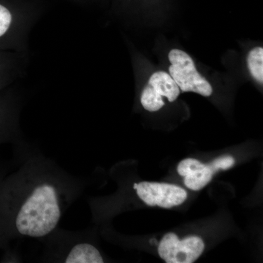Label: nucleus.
Returning a JSON list of instances; mask_svg holds the SVG:
<instances>
[{
	"label": "nucleus",
	"mask_w": 263,
	"mask_h": 263,
	"mask_svg": "<svg viewBox=\"0 0 263 263\" xmlns=\"http://www.w3.org/2000/svg\"><path fill=\"white\" fill-rule=\"evenodd\" d=\"M13 215V226L19 234L31 238L49 235L61 219L58 188L49 181L35 183L18 202Z\"/></svg>",
	"instance_id": "nucleus-1"
},
{
	"label": "nucleus",
	"mask_w": 263,
	"mask_h": 263,
	"mask_svg": "<svg viewBox=\"0 0 263 263\" xmlns=\"http://www.w3.org/2000/svg\"><path fill=\"white\" fill-rule=\"evenodd\" d=\"M170 76L183 92L193 91L204 97L212 95L213 88L195 67L193 59L186 52L173 49L168 54Z\"/></svg>",
	"instance_id": "nucleus-2"
},
{
	"label": "nucleus",
	"mask_w": 263,
	"mask_h": 263,
	"mask_svg": "<svg viewBox=\"0 0 263 263\" xmlns=\"http://www.w3.org/2000/svg\"><path fill=\"white\" fill-rule=\"evenodd\" d=\"M205 249L201 238L190 236L179 240L174 233L166 234L159 245L158 253L167 263H193Z\"/></svg>",
	"instance_id": "nucleus-3"
},
{
	"label": "nucleus",
	"mask_w": 263,
	"mask_h": 263,
	"mask_svg": "<svg viewBox=\"0 0 263 263\" xmlns=\"http://www.w3.org/2000/svg\"><path fill=\"white\" fill-rule=\"evenodd\" d=\"M180 95V89L170 74L164 71L155 72L142 92L141 102L143 108L150 112L160 110L164 105L163 97L174 102Z\"/></svg>",
	"instance_id": "nucleus-4"
},
{
	"label": "nucleus",
	"mask_w": 263,
	"mask_h": 263,
	"mask_svg": "<svg viewBox=\"0 0 263 263\" xmlns=\"http://www.w3.org/2000/svg\"><path fill=\"white\" fill-rule=\"evenodd\" d=\"M137 195L149 206L171 209L182 204L187 198L183 188L169 183L141 182L136 189Z\"/></svg>",
	"instance_id": "nucleus-5"
},
{
	"label": "nucleus",
	"mask_w": 263,
	"mask_h": 263,
	"mask_svg": "<svg viewBox=\"0 0 263 263\" xmlns=\"http://www.w3.org/2000/svg\"><path fill=\"white\" fill-rule=\"evenodd\" d=\"M66 263H103V257L98 249L88 243H78L70 249Z\"/></svg>",
	"instance_id": "nucleus-6"
},
{
	"label": "nucleus",
	"mask_w": 263,
	"mask_h": 263,
	"mask_svg": "<svg viewBox=\"0 0 263 263\" xmlns=\"http://www.w3.org/2000/svg\"><path fill=\"white\" fill-rule=\"evenodd\" d=\"M213 172L205 164L204 168L195 171L184 177V184L186 187L194 191H198L206 186L212 179Z\"/></svg>",
	"instance_id": "nucleus-7"
},
{
	"label": "nucleus",
	"mask_w": 263,
	"mask_h": 263,
	"mask_svg": "<svg viewBox=\"0 0 263 263\" xmlns=\"http://www.w3.org/2000/svg\"><path fill=\"white\" fill-rule=\"evenodd\" d=\"M249 70L251 75L262 84L263 81V49L261 47L254 48L251 50L247 58Z\"/></svg>",
	"instance_id": "nucleus-8"
},
{
	"label": "nucleus",
	"mask_w": 263,
	"mask_h": 263,
	"mask_svg": "<svg viewBox=\"0 0 263 263\" xmlns=\"http://www.w3.org/2000/svg\"><path fill=\"white\" fill-rule=\"evenodd\" d=\"M205 167V164L201 163L195 159H186L181 161L177 167L178 173L180 176H185L193 174L195 171H200Z\"/></svg>",
	"instance_id": "nucleus-9"
},
{
	"label": "nucleus",
	"mask_w": 263,
	"mask_h": 263,
	"mask_svg": "<svg viewBox=\"0 0 263 263\" xmlns=\"http://www.w3.org/2000/svg\"><path fill=\"white\" fill-rule=\"evenodd\" d=\"M235 164V160L231 156H222L212 161L211 163L206 164L211 169L213 174H215L219 170H228L231 168Z\"/></svg>",
	"instance_id": "nucleus-10"
},
{
	"label": "nucleus",
	"mask_w": 263,
	"mask_h": 263,
	"mask_svg": "<svg viewBox=\"0 0 263 263\" xmlns=\"http://www.w3.org/2000/svg\"><path fill=\"white\" fill-rule=\"evenodd\" d=\"M3 81V65L0 62V85H1L2 81Z\"/></svg>",
	"instance_id": "nucleus-11"
},
{
	"label": "nucleus",
	"mask_w": 263,
	"mask_h": 263,
	"mask_svg": "<svg viewBox=\"0 0 263 263\" xmlns=\"http://www.w3.org/2000/svg\"><path fill=\"white\" fill-rule=\"evenodd\" d=\"M3 111H2L1 110H0V132H1V128L3 127Z\"/></svg>",
	"instance_id": "nucleus-12"
}]
</instances>
